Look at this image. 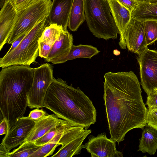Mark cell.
<instances>
[{"label":"cell","instance_id":"29","mask_svg":"<svg viewBox=\"0 0 157 157\" xmlns=\"http://www.w3.org/2000/svg\"><path fill=\"white\" fill-rule=\"evenodd\" d=\"M48 115L42 109H40L39 108H36L31 111L27 117L35 122L41 119Z\"/></svg>","mask_w":157,"mask_h":157},{"label":"cell","instance_id":"37","mask_svg":"<svg viewBox=\"0 0 157 157\" xmlns=\"http://www.w3.org/2000/svg\"><path fill=\"white\" fill-rule=\"evenodd\" d=\"M156 91V93L157 94V89H156V90H155Z\"/></svg>","mask_w":157,"mask_h":157},{"label":"cell","instance_id":"19","mask_svg":"<svg viewBox=\"0 0 157 157\" xmlns=\"http://www.w3.org/2000/svg\"><path fill=\"white\" fill-rule=\"evenodd\" d=\"M91 132L90 129H87L84 132L66 145L62 146L57 152L51 156L71 157L74 155L80 154L81 149L83 148V142Z\"/></svg>","mask_w":157,"mask_h":157},{"label":"cell","instance_id":"5","mask_svg":"<svg viewBox=\"0 0 157 157\" xmlns=\"http://www.w3.org/2000/svg\"><path fill=\"white\" fill-rule=\"evenodd\" d=\"M49 22L48 16L37 23L16 48L0 58V67L3 68L13 65L30 66L36 62L39 55V39Z\"/></svg>","mask_w":157,"mask_h":157},{"label":"cell","instance_id":"22","mask_svg":"<svg viewBox=\"0 0 157 157\" xmlns=\"http://www.w3.org/2000/svg\"><path fill=\"white\" fill-rule=\"evenodd\" d=\"M75 125L64 120L60 124L50 129L44 135L36 140L34 143L38 146L43 145L48 143L57 135L71 126Z\"/></svg>","mask_w":157,"mask_h":157},{"label":"cell","instance_id":"11","mask_svg":"<svg viewBox=\"0 0 157 157\" xmlns=\"http://www.w3.org/2000/svg\"><path fill=\"white\" fill-rule=\"evenodd\" d=\"M124 37L128 50L138 56L147 48L143 22L131 18L126 28Z\"/></svg>","mask_w":157,"mask_h":157},{"label":"cell","instance_id":"20","mask_svg":"<svg viewBox=\"0 0 157 157\" xmlns=\"http://www.w3.org/2000/svg\"><path fill=\"white\" fill-rule=\"evenodd\" d=\"M85 0H73L68 26L71 31H75L86 20Z\"/></svg>","mask_w":157,"mask_h":157},{"label":"cell","instance_id":"31","mask_svg":"<svg viewBox=\"0 0 157 157\" xmlns=\"http://www.w3.org/2000/svg\"><path fill=\"white\" fill-rule=\"evenodd\" d=\"M39 45V48L38 56L41 58L45 59L48 57L52 46L40 41V39Z\"/></svg>","mask_w":157,"mask_h":157},{"label":"cell","instance_id":"35","mask_svg":"<svg viewBox=\"0 0 157 157\" xmlns=\"http://www.w3.org/2000/svg\"><path fill=\"white\" fill-rule=\"evenodd\" d=\"M10 152L7 151L6 147L2 144L0 146V157H8Z\"/></svg>","mask_w":157,"mask_h":157},{"label":"cell","instance_id":"17","mask_svg":"<svg viewBox=\"0 0 157 157\" xmlns=\"http://www.w3.org/2000/svg\"><path fill=\"white\" fill-rule=\"evenodd\" d=\"M73 38L72 34L67 29H62L58 39L52 46L50 52L45 61H49L59 56L68 51L73 45Z\"/></svg>","mask_w":157,"mask_h":157},{"label":"cell","instance_id":"15","mask_svg":"<svg viewBox=\"0 0 157 157\" xmlns=\"http://www.w3.org/2000/svg\"><path fill=\"white\" fill-rule=\"evenodd\" d=\"M100 52L99 51L93 46L80 44L73 45L70 49L62 55L50 60L54 64L62 63L67 61L78 58H86L90 59Z\"/></svg>","mask_w":157,"mask_h":157},{"label":"cell","instance_id":"21","mask_svg":"<svg viewBox=\"0 0 157 157\" xmlns=\"http://www.w3.org/2000/svg\"><path fill=\"white\" fill-rule=\"evenodd\" d=\"M137 151L154 155L157 150V131L147 126L143 129Z\"/></svg>","mask_w":157,"mask_h":157},{"label":"cell","instance_id":"23","mask_svg":"<svg viewBox=\"0 0 157 157\" xmlns=\"http://www.w3.org/2000/svg\"><path fill=\"white\" fill-rule=\"evenodd\" d=\"M62 27L54 24H49L44 31L40 40L52 46L59 38Z\"/></svg>","mask_w":157,"mask_h":157},{"label":"cell","instance_id":"6","mask_svg":"<svg viewBox=\"0 0 157 157\" xmlns=\"http://www.w3.org/2000/svg\"><path fill=\"white\" fill-rule=\"evenodd\" d=\"M52 3L51 0H38L18 13L16 22L8 43L12 44L19 37L29 32L39 22L48 16Z\"/></svg>","mask_w":157,"mask_h":157},{"label":"cell","instance_id":"18","mask_svg":"<svg viewBox=\"0 0 157 157\" xmlns=\"http://www.w3.org/2000/svg\"><path fill=\"white\" fill-rule=\"evenodd\" d=\"M131 18L144 22L147 21H157V2L138 1V4L131 13Z\"/></svg>","mask_w":157,"mask_h":157},{"label":"cell","instance_id":"26","mask_svg":"<svg viewBox=\"0 0 157 157\" xmlns=\"http://www.w3.org/2000/svg\"><path fill=\"white\" fill-rule=\"evenodd\" d=\"M143 23L146 43L147 46L157 40V21L149 20Z\"/></svg>","mask_w":157,"mask_h":157},{"label":"cell","instance_id":"1","mask_svg":"<svg viewBox=\"0 0 157 157\" xmlns=\"http://www.w3.org/2000/svg\"><path fill=\"white\" fill-rule=\"evenodd\" d=\"M104 78L103 98L110 139L119 143L130 130L147 126V109L133 71L108 72Z\"/></svg>","mask_w":157,"mask_h":157},{"label":"cell","instance_id":"28","mask_svg":"<svg viewBox=\"0 0 157 157\" xmlns=\"http://www.w3.org/2000/svg\"><path fill=\"white\" fill-rule=\"evenodd\" d=\"M147 123L148 126L157 131V109H147Z\"/></svg>","mask_w":157,"mask_h":157},{"label":"cell","instance_id":"30","mask_svg":"<svg viewBox=\"0 0 157 157\" xmlns=\"http://www.w3.org/2000/svg\"><path fill=\"white\" fill-rule=\"evenodd\" d=\"M147 95L146 105H147V109L150 110L157 109V94L156 91Z\"/></svg>","mask_w":157,"mask_h":157},{"label":"cell","instance_id":"7","mask_svg":"<svg viewBox=\"0 0 157 157\" xmlns=\"http://www.w3.org/2000/svg\"><path fill=\"white\" fill-rule=\"evenodd\" d=\"M54 78L51 64L44 63L34 68L33 83L28 97V106L30 109L43 107L46 93Z\"/></svg>","mask_w":157,"mask_h":157},{"label":"cell","instance_id":"8","mask_svg":"<svg viewBox=\"0 0 157 157\" xmlns=\"http://www.w3.org/2000/svg\"><path fill=\"white\" fill-rule=\"evenodd\" d=\"M141 84L147 94L157 89V50L148 48L138 56Z\"/></svg>","mask_w":157,"mask_h":157},{"label":"cell","instance_id":"2","mask_svg":"<svg viewBox=\"0 0 157 157\" xmlns=\"http://www.w3.org/2000/svg\"><path fill=\"white\" fill-rule=\"evenodd\" d=\"M43 105L59 118L87 129L96 121V110L89 98L79 87L68 85L60 78H54Z\"/></svg>","mask_w":157,"mask_h":157},{"label":"cell","instance_id":"34","mask_svg":"<svg viewBox=\"0 0 157 157\" xmlns=\"http://www.w3.org/2000/svg\"><path fill=\"white\" fill-rule=\"evenodd\" d=\"M25 33L17 39L12 44L11 47L7 52V54L9 53L16 48L21 43L23 39L27 34L28 33Z\"/></svg>","mask_w":157,"mask_h":157},{"label":"cell","instance_id":"27","mask_svg":"<svg viewBox=\"0 0 157 157\" xmlns=\"http://www.w3.org/2000/svg\"><path fill=\"white\" fill-rule=\"evenodd\" d=\"M17 13L28 7L38 0H9Z\"/></svg>","mask_w":157,"mask_h":157},{"label":"cell","instance_id":"24","mask_svg":"<svg viewBox=\"0 0 157 157\" xmlns=\"http://www.w3.org/2000/svg\"><path fill=\"white\" fill-rule=\"evenodd\" d=\"M65 131L57 135L48 143L41 146L30 157H46L52 155L56 148L60 145L58 142Z\"/></svg>","mask_w":157,"mask_h":157},{"label":"cell","instance_id":"33","mask_svg":"<svg viewBox=\"0 0 157 157\" xmlns=\"http://www.w3.org/2000/svg\"><path fill=\"white\" fill-rule=\"evenodd\" d=\"M10 128L9 121L5 118H3L0 124V135L6 134Z\"/></svg>","mask_w":157,"mask_h":157},{"label":"cell","instance_id":"25","mask_svg":"<svg viewBox=\"0 0 157 157\" xmlns=\"http://www.w3.org/2000/svg\"><path fill=\"white\" fill-rule=\"evenodd\" d=\"M41 146L34 142L23 143L17 148L10 152L8 157H30Z\"/></svg>","mask_w":157,"mask_h":157},{"label":"cell","instance_id":"16","mask_svg":"<svg viewBox=\"0 0 157 157\" xmlns=\"http://www.w3.org/2000/svg\"><path fill=\"white\" fill-rule=\"evenodd\" d=\"M64 120L59 119L55 114H52L35 121L33 129L23 143L34 142L50 129L60 124Z\"/></svg>","mask_w":157,"mask_h":157},{"label":"cell","instance_id":"12","mask_svg":"<svg viewBox=\"0 0 157 157\" xmlns=\"http://www.w3.org/2000/svg\"><path fill=\"white\" fill-rule=\"evenodd\" d=\"M18 13L9 0H6L0 13V50L8 42L16 22Z\"/></svg>","mask_w":157,"mask_h":157},{"label":"cell","instance_id":"32","mask_svg":"<svg viewBox=\"0 0 157 157\" xmlns=\"http://www.w3.org/2000/svg\"><path fill=\"white\" fill-rule=\"evenodd\" d=\"M131 13L138 4V1L136 0H118Z\"/></svg>","mask_w":157,"mask_h":157},{"label":"cell","instance_id":"9","mask_svg":"<svg viewBox=\"0 0 157 157\" xmlns=\"http://www.w3.org/2000/svg\"><path fill=\"white\" fill-rule=\"evenodd\" d=\"M35 122L22 117L10 123V128L1 143L10 152L23 143L33 129Z\"/></svg>","mask_w":157,"mask_h":157},{"label":"cell","instance_id":"14","mask_svg":"<svg viewBox=\"0 0 157 157\" xmlns=\"http://www.w3.org/2000/svg\"><path fill=\"white\" fill-rule=\"evenodd\" d=\"M73 0H53L48 16L49 24L67 29Z\"/></svg>","mask_w":157,"mask_h":157},{"label":"cell","instance_id":"36","mask_svg":"<svg viewBox=\"0 0 157 157\" xmlns=\"http://www.w3.org/2000/svg\"><path fill=\"white\" fill-rule=\"evenodd\" d=\"M146 2H157V0H143Z\"/></svg>","mask_w":157,"mask_h":157},{"label":"cell","instance_id":"3","mask_svg":"<svg viewBox=\"0 0 157 157\" xmlns=\"http://www.w3.org/2000/svg\"><path fill=\"white\" fill-rule=\"evenodd\" d=\"M34 68L13 65L0 72V109L3 118L11 123L23 117L28 106Z\"/></svg>","mask_w":157,"mask_h":157},{"label":"cell","instance_id":"38","mask_svg":"<svg viewBox=\"0 0 157 157\" xmlns=\"http://www.w3.org/2000/svg\"><path fill=\"white\" fill-rule=\"evenodd\" d=\"M136 0V1H140V0Z\"/></svg>","mask_w":157,"mask_h":157},{"label":"cell","instance_id":"13","mask_svg":"<svg viewBox=\"0 0 157 157\" xmlns=\"http://www.w3.org/2000/svg\"><path fill=\"white\" fill-rule=\"evenodd\" d=\"M110 6L111 13L113 17L120 35L119 44L122 49L126 48L124 37L126 28L131 19V13L118 0H106Z\"/></svg>","mask_w":157,"mask_h":157},{"label":"cell","instance_id":"4","mask_svg":"<svg viewBox=\"0 0 157 157\" xmlns=\"http://www.w3.org/2000/svg\"><path fill=\"white\" fill-rule=\"evenodd\" d=\"M85 8L87 26L95 37L105 40L117 38L120 32L106 0H85Z\"/></svg>","mask_w":157,"mask_h":157},{"label":"cell","instance_id":"10","mask_svg":"<svg viewBox=\"0 0 157 157\" xmlns=\"http://www.w3.org/2000/svg\"><path fill=\"white\" fill-rule=\"evenodd\" d=\"M105 132L97 136L90 135L88 141L82 145L90 153L91 157H123L122 152L117 150L116 142L108 139Z\"/></svg>","mask_w":157,"mask_h":157}]
</instances>
